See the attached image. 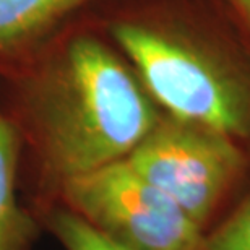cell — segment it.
<instances>
[{"mask_svg":"<svg viewBox=\"0 0 250 250\" xmlns=\"http://www.w3.org/2000/svg\"><path fill=\"white\" fill-rule=\"evenodd\" d=\"M18 135L0 109V250H33L44 229L20 187Z\"/></svg>","mask_w":250,"mask_h":250,"instance_id":"cell-6","label":"cell"},{"mask_svg":"<svg viewBox=\"0 0 250 250\" xmlns=\"http://www.w3.org/2000/svg\"><path fill=\"white\" fill-rule=\"evenodd\" d=\"M56 205L124 250L202 247L205 229L125 159L68 182Z\"/></svg>","mask_w":250,"mask_h":250,"instance_id":"cell-3","label":"cell"},{"mask_svg":"<svg viewBox=\"0 0 250 250\" xmlns=\"http://www.w3.org/2000/svg\"><path fill=\"white\" fill-rule=\"evenodd\" d=\"M0 109L18 135L34 214L68 182L127 158L163 117L122 52L80 15L0 68Z\"/></svg>","mask_w":250,"mask_h":250,"instance_id":"cell-1","label":"cell"},{"mask_svg":"<svg viewBox=\"0 0 250 250\" xmlns=\"http://www.w3.org/2000/svg\"><path fill=\"white\" fill-rule=\"evenodd\" d=\"M36 216L44 234H49L62 250H124L61 205L49 207Z\"/></svg>","mask_w":250,"mask_h":250,"instance_id":"cell-7","label":"cell"},{"mask_svg":"<svg viewBox=\"0 0 250 250\" xmlns=\"http://www.w3.org/2000/svg\"><path fill=\"white\" fill-rule=\"evenodd\" d=\"M99 0H0V68L34 51Z\"/></svg>","mask_w":250,"mask_h":250,"instance_id":"cell-5","label":"cell"},{"mask_svg":"<svg viewBox=\"0 0 250 250\" xmlns=\"http://www.w3.org/2000/svg\"><path fill=\"white\" fill-rule=\"evenodd\" d=\"M125 161L207 231L242 174L246 154L231 135L163 114Z\"/></svg>","mask_w":250,"mask_h":250,"instance_id":"cell-4","label":"cell"},{"mask_svg":"<svg viewBox=\"0 0 250 250\" xmlns=\"http://www.w3.org/2000/svg\"><path fill=\"white\" fill-rule=\"evenodd\" d=\"M106 36L164 116L250 138V59L167 15L112 18Z\"/></svg>","mask_w":250,"mask_h":250,"instance_id":"cell-2","label":"cell"},{"mask_svg":"<svg viewBox=\"0 0 250 250\" xmlns=\"http://www.w3.org/2000/svg\"><path fill=\"white\" fill-rule=\"evenodd\" d=\"M200 250H250V192L221 224L205 231Z\"/></svg>","mask_w":250,"mask_h":250,"instance_id":"cell-8","label":"cell"},{"mask_svg":"<svg viewBox=\"0 0 250 250\" xmlns=\"http://www.w3.org/2000/svg\"><path fill=\"white\" fill-rule=\"evenodd\" d=\"M231 2L239 8V12L244 15V18L250 23V0H231Z\"/></svg>","mask_w":250,"mask_h":250,"instance_id":"cell-9","label":"cell"}]
</instances>
